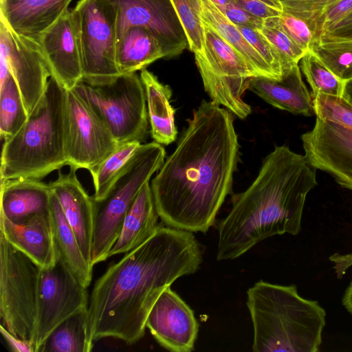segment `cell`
Returning <instances> with one entry per match:
<instances>
[{"instance_id": "ac0fdd59", "label": "cell", "mask_w": 352, "mask_h": 352, "mask_svg": "<svg viewBox=\"0 0 352 352\" xmlns=\"http://www.w3.org/2000/svg\"><path fill=\"white\" fill-rule=\"evenodd\" d=\"M76 169L70 167L67 173H58V178L50 183L65 216L74 231L86 260L91 264L94 204L76 176Z\"/></svg>"}, {"instance_id": "484cf974", "label": "cell", "mask_w": 352, "mask_h": 352, "mask_svg": "<svg viewBox=\"0 0 352 352\" xmlns=\"http://www.w3.org/2000/svg\"><path fill=\"white\" fill-rule=\"evenodd\" d=\"M160 58H166L160 42L144 27L129 28L117 42L116 61L121 74L141 71Z\"/></svg>"}, {"instance_id": "9a60e30c", "label": "cell", "mask_w": 352, "mask_h": 352, "mask_svg": "<svg viewBox=\"0 0 352 352\" xmlns=\"http://www.w3.org/2000/svg\"><path fill=\"white\" fill-rule=\"evenodd\" d=\"M305 156L316 170L331 175L352 190V129L316 118L314 127L301 135Z\"/></svg>"}, {"instance_id": "8992f818", "label": "cell", "mask_w": 352, "mask_h": 352, "mask_svg": "<svg viewBox=\"0 0 352 352\" xmlns=\"http://www.w3.org/2000/svg\"><path fill=\"white\" fill-rule=\"evenodd\" d=\"M163 164L160 153L142 145L136 151L104 198L94 204L91 263L106 261L118 239L125 217L144 184Z\"/></svg>"}, {"instance_id": "8fae6325", "label": "cell", "mask_w": 352, "mask_h": 352, "mask_svg": "<svg viewBox=\"0 0 352 352\" xmlns=\"http://www.w3.org/2000/svg\"><path fill=\"white\" fill-rule=\"evenodd\" d=\"M89 298L87 287L76 278L58 255L53 267L41 268L33 351L38 352L50 333L64 320L87 309Z\"/></svg>"}, {"instance_id": "7bdbcfd3", "label": "cell", "mask_w": 352, "mask_h": 352, "mask_svg": "<svg viewBox=\"0 0 352 352\" xmlns=\"http://www.w3.org/2000/svg\"><path fill=\"white\" fill-rule=\"evenodd\" d=\"M0 331L11 351L14 352H34L30 342L25 341L14 336L1 324H0Z\"/></svg>"}, {"instance_id": "d4e9b609", "label": "cell", "mask_w": 352, "mask_h": 352, "mask_svg": "<svg viewBox=\"0 0 352 352\" xmlns=\"http://www.w3.org/2000/svg\"><path fill=\"white\" fill-rule=\"evenodd\" d=\"M50 216L58 256L76 278L88 287L91 282L94 266L83 256L75 234L53 192Z\"/></svg>"}, {"instance_id": "60d3db41", "label": "cell", "mask_w": 352, "mask_h": 352, "mask_svg": "<svg viewBox=\"0 0 352 352\" xmlns=\"http://www.w3.org/2000/svg\"><path fill=\"white\" fill-rule=\"evenodd\" d=\"M220 10L236 26L250 27L259 30L263 23V19L254 16L233 0Z\"/></svg>"}, {"instance_id": "8d00e7d4", "label": "cell", "mask_w": 352, "mask_h": 352, "mask_svg": "<svg viewBox=\"0 0 352 352\" xmlns=\"http://www.w3.org/2000/svg\"><path fill=\"white\" fill-rule=\"evenodd\" d=\"M279 18L283 29L291 38L303 50H309L318 38L316 28L308 21L285 12H282Z\"/></svg>"}, {"instance_id": "cb8c5ba5", "label": "cell", "mask_w": 352, "mask_h": 352, "mask_svg": "<svg viewBox=\"0 0 352 352\" xmlns=\"http://www.w3.org/2000/svg\"><path fill=\"white\" fill-rule=\"evenodd\" d=\"M144 87L151 133L155 142L168 145L177 138L175 109L170 104V88L146 69L140 74Z\"/></svg>"}, {"instance_id": "74e56055", "label": "cell", "mask_w": 352, "mask_h": 352, "mask_svg": "<svg viewBox=\"0 0 352 352\" xmlns=\"http://www.w3.org/2000/svg\"><path fill=\"white\" fill-rule=\"evenodd\" d=\"M333 1L334 0H279L283 12L308 21L316 28L317 33L318 20L327 6Z\"/></svg>"}, {"instance_id": "44dd1931", "label": "cell", "mask_w": 352, "mask_h": 352, "mask_svg": "<svg viewBox=\"0 0 352 352\" xmlns=\"http://www.w3.org/2000/svg\"><path fill=\"white\" fill-rule=\"evenodd\" d=\"M248 89L277 109L305 116L314 113L312 96L302 80L299 64L280 80L252 77Z\"/></svg>"}, {"instance_id": "ee69618b", "label": "cell", "mask_w": 352, "mask_h": 352, "mask_svg": "<svg viewBox=\"0 0 352 352\" xmlns=\"http://www.w3.org/2000/svg\"><path fill=\"white\" fill-rule=\"evenodd\" d=\"M342 302L345 309L352 315V280L344 293Z\"/></svg>"}, {"instance_id": "3957f363", "label": "cell", "mask_w": 352, "mask_h": 352, "mask_svg": "<svg viewBox=\"0 0 352 352\" xmlns=\"http://www.w3.org/2000/svg\"><path fill=\"white\" fill-rule=\"evenodd\" d=\"M316 170L305 155L285 145L275 146L219 223L217 260L236 259L275 235H297L306 198L318 184Z\"/></svg>"}, {"instance_id": "7a4b0ae2", "label": "cell", "mask_w": 352, "mask_h": 352, "mask_svg": "<svg viewBox=\"0 0 352 352\" xmlns=\"http://www.w3.org/2000/svg\"><path fill=\"white\" fill-rule=\"evenodd\" d=\"M201 262V248L192 232L158 226L96 281L87 310L90 342L113 338L138 342L160 295L179 277L196 272Z\"/></svg>"}, {"instance_id": "30bf717a", "label": "cell", "mask_w": 352, "mask_h": 352, "mask_svg": "<svg viewBox=\"0 0 352 352\" xmlns=\"http://www.w3.org/2000/svg\"><path fill=\"white\" fill-rule=\"evenodd\" d=\"M79 30L83 81L109 82L121 74L116 61V15L110 0H80L73 8Z\"/></svg>"}, {"instance_id": "ffe728a7", "label": "cell", "mask_w": 352, "mask_h": 352, "mask_svg": "<svg viewBox=\"0 0 352 352\" xmlns=\"http://www.w3.org/2000/svg\"><path fill=\"white\" fill-rule=\"evenodd\" d=\"M0 233L41 268H50L56 264L57 252L50 212L35 215L19 224L0 214Z\"/></svg>"}, {"instance_id": "1f68e13d", "label": "cell", "mask_w": 352, "mask_h": 352, "mask_svg": "<svg viewBox=\"0 0 352 352\" xmlns=\"http://www.w3.org/2000/svg\"><path fill=\"white\" fill-rule=\"evenodd\" d=\"M299 63L311 87V96L321 93L343 96L345 82L336 76L311 50L305 54Z\"/></svg>"}, {"instance_id": "4fadbf2b", "label": "cell", "mask_w": 352, "mask_h": 352, "mask_svg": "<svg viewBox=\"0 0 352 352\" xmlns=\"http://www.w3.org/2000/svg\"><path fill=\"white\" fill-rule=\"evenodd\" d=\"M116 15L117 42L127 29L141 26L160 42L166 58L179 55L188 41L171 0H110Z\"/></svg>"}, {"instance_id": "7c38bea8", "label": "cell", "mask_w": 352, "mask_h": 352, "mask_svg": "<svg viewBox=\"0 0 352 352\" xmlns=\"http://www.w3.org/2000/svg\"><path fill=\"white\" fill-rule=\"evenodd\" d=\"M119 144L109 129L74 89L65 91V148L67 165L89 172Z\"/></svg>"}, {"instance_id": "603a6c76", "label": "cell", "mask_w": 352, "mask_h": 352, "mask_svg": "<svg viewBox=\"0 0 352 352\" xmlns=\"http://www.w3.org/2000/svg\"><path fill=\"white\" fill-rule=\"evenodd\" d=\"M157 214L149 182L139 192L129 209L121 234L109 253V257L125 254L148 239L156 231Z\"/></svg>"}, {"instance_id": "d6986e66", "label": "cell", "mask_w": 352, "mask_h": 352, "mask_svg": "<svg viewBox=\"0 0 352 352\" xmlns=\"http://www.w3.org/2000/svg\"><path fill=\"white\" fill-rule=\"evenodd\" d=\"M72 0H0V20L19 36L38 42Z\"/></svg>"}, {"instance_id": "9c48e42d", "label": "cell", "mask_w": 352, "mask_h": 352, "mask_svg": "<svg viewBox=\"0 0 352 352\" xmlns=\"http://www.w3.org/2000/svg\"><path fill=\"white\" fill-rule=\"evenodd\" d=\"M40 270L38 265L0 233V324L31 343Z\"/></svg>"}, {"instance_id": "d590c367", "label": "cell", "mask_w": 352, "mask_h": 352, "mask_svg": "<svg viewBox=\"0 0 352 352\" xmlns=\"http://www.w3.org/2000/svg\"><path fill=\"white\" fill-rule=\"evenodd\" d=\"M290 64H299L307 52L300 48L283 29L279 16L263 19L258 30Z\"/></svg>"}, {"instance_id": "e0dca14e", "label": "cell", "mask_w": 352, "mask_h": 352, "mask_svg": "<svg viewBox=\"0 0 352 352\" xmlns=\"http://www.w3.org/2000/svg\"><path fill=\"white\" fill-rule=\"evenodd\" d=\"M146 327L160 346L172 352L192 351L199 331L193 311L170 287L153 305Z\"/></svg>"}, {"instance_id": "5bb4252c", "label": "cell", "mask_w": 352, "mask_h": 352, "mask_svg": "<svg viewBox=\"0 0 352 352\" xmlns=\"http://www.w3.org/2000/svg\"><path fill=\"white\" fill-rule=\"evenodd\" d=\"M0 56H2L21 93L29 116L44 94L52 76L38 43L21 36L0 20Z\"/></svg>"}, {"instance_id": "d6a6232c", "label": "cell", "mask_w": 352, "mask_h": 352, "mask_svg": "<svg viewBox=\"0 0 352 352\" xmlns=\"http://www.w3.org/2000/svg\"><path fill=\"white\" fill-rule=\"evenodd\" d=\"M186 34L188 48L193 54H202L204 47V23L201 0H171Z\"/></svg>"}, {"instance_id": "836d02e7", "label": "cell", "mask_w": 352, "mask_h": 352, "mask_svg": "<svg viewBox=\"0 0 352 352\" xmlns=\"http://www.w3.org/2000/svg\"><path fill=\"white\" fill-rule=\"evenodd\" d=\"M248 41L280 80L296 65L289 63L265 36L256 28L237 26Z\"/></svg>"}, {"instance_id": "f1b7e54d", "label": "cell", "mask_w": 352, "mask_h": 352, "mask_svg": "<svg viewBox=\"0 0 352 352\" xmlns=\"http://www.w3.org/2000/svg\"><path fill=\"white\" fill-rule=\"evenodd\" d=\"M87 310L70 316L47 337L38 352H89L94 344L87 333Z\"/></svg>"}, {"instance_id": "83f0119b", "label": "cell", "mask_w": 352, "mask_h": 352, "mask_svg": "<svg viewBox=\"0 0 352 352\" xmlns=\"http://www.w3.org/2000/svg\"><path fill=\"white\" fill-rule=\"evenodd\" d=\"M19 87L5 58L0 56V135L6 140L28 119Z\"/></svg>"}, {"instance_id": "f35d334b", "label": "cell", "mask_w": 352, "mask_h": 352, "mask_svg": "<svg viewBox=\"0 0 352 352\" xmlns=\"http://www.w3.org/2000/svg\"><path fill=\"white\" fill-rule=\"evenodd\" d=\"M352 13V0H334L318 21V38Z\"/></svg>"}, {"instance_id": "2e32d148", "label": "cell", "mask_w": 352, "mask_h": 352, "mask_svg": "<svg viewBox=\"0 0 352 352\" xmlns=\"http://www.w3.org/2000/svg\"><path fill=\"white\" fill-rule=\"evenodd\" d=\"M53 77L65 89H72L82 80L78 24L72 9L62 16L38 41Z\"/></svg>"}, {"instance_id": "52a82bcc", "label": "cell", "mask_w": 352, "mask_h": 352, "mask_svg": "<svg viewBox=\"0 0 352 352\" xmlns=\"http://www.w3.org/2000/svg\"><path fill=\"white\" fill-rule=\"evenodd\" d=\"M74 89L105 123L118 144L146 138L149 122L146 94L136 72L102 84L81 80Z\"/></svg>"}, {"instance_id": "4dcf8cb0", "label": "cell", "mask_w": 352, "mask_h": 352, "mask_svg": "<svg viewBox=\"0 0 352 352\" xmlns=\"http://www.w3.org/2000/svg\"><path fill=\"white\" fill-rule=\"evenodd\" d=\"M140 141H129L119 144L116 148L99 165L91 170L94 186L96 200L105 197L127 162L141 145Z\"/></svg>"}, {"instance_id": "b9f144b4", "label": "cell", "mask_w": 352, "mask_h": 352, "mask_svg": "<svg viewBox=\"0 0 352 352\" xmlns=\"http://www.w3.org/2000/svg\"><path fill=\"white\" fill-rule=\"evenodd\" d=\"M322 34L339 39H352V13Z\"/></svg>"}, {"instance_id": "f6af8a7d", "label": "cell", "mask_w": 352, "mask_h": 352, "mask_svg": "<svg viewBox=\"0 0 352 352\" xmlns=\"http://www.w3.org/2000/svg\"><path fill=\"white\" fill-rule=\"evenodd\" d=\"M343 96L352 103V80L345 83Z\"/></svg>"}, {"instance_id": "5b68a950", "label": "cell", "mask_w": 352, "mask_h": 352, "mask_svg": "<svg viewBox=\"0 0 352 352\" xmlns=\"http://www.w3.org/2000/svg\"><path fill=\"white\" fill-rule=\"evenodd\" d=\"M65 89L53 77L27 120L4 140L1 179H41L67 165Z\"/></svg>"}, {"instance_id": "ba28073f", "label": "cell", "mask_w": 352, "mask_h": 352, "mask_svg": "<svg viewBox=\"0 0 352 352\" xmlns=\"http://www.w3.org/2000/svg\"><path fill=\"white\" fill-rule=\"evenodd\" d=\"M205 91L212 101L241 119L252 112L243 99L249 80L258 76L242 55L211 27L204 24L202 54H195Z\"/></svg>"}, {"instance_id": "6da1fadb", "label": "cell", "mask_w": 352, "mask_h": 352, "mask_svg": "<svg viewBox=\"0 0 352 352\" xmlns=\"http://www.w3.org/2000/svg\"><path fill=\"white\" fill-rule=\"evenodd\" d=\"M187 122L150 185L165 225L206 233L231 191L239 144L232 115L213 101L204 100Z\"/></svg>"}, {"instance_id": "7402d4cb", "label": "cell", "mask_w": 352, "mask_h": 352, "mask_svg": "<svg viewBox=\"0 0 352 352\" xmlns=\"http://www.w3.org/2000/svg\"><path fill=\"white\" fill-rule=\"evenodd\" d=\"M52 193L50 184L40 179H1L0 214L19 224L49 213Z\"/></svg>"}, {"instance_id": "ab89813d", "label": "cell", "mask_w": 352, "mask_h": 352, "mask_svg": "<svg viewBox=\"0 0 352 352\" xmlns=\"http://www.w3.org/2000/svg\"><path fill=\"white\" fill-rule=\"evenodd\" d=\"M255 16L265 19L280 16L283 12L279 0H233Z\"/></svg>"}, {"instance_id": "f546056e", "label": "cell", "mask_w": 352, "mask_h": 352, "mask_svg": "<svg viewBox=\"0 0 352 352\" xmlns=\"http://www.w3.org/2000/svg\"><path fill=\"white\" fill-rule=\"evenodd\" d=\"M340 80H352V39H339L321 34L310 50Z\"/></svg>"}, {"instance_id": "277c9868", "label": "cell", "mask_w": 352, "mask_h": 352, "mask_svg": "<svg viewBox=\"0 0 352 352\" xmlns=\"http://www.w3.org/2000/svg\"><path fill=\"white\" fill-rule=\"evenodd\" d=\"M254 352H316L322 342L325 310L305 298L296 285L263 280L247 291Z\"/></svg>"}, {"instance_id": "e575fe53", "label": "cell", "mask_w": 352, "mask_h": 352, "mask_svg": "<svg viewBox=\"0 0 352 352\" xmlns=\"http://www.w3.org/2000/svg\"><path fill=\"white\" fill-rule=\"evenodd\" d=\"M311 96L316 118L352 129V103L347 99L321 93Z\"/></svg>"}, {"instance_id": "4316f807", "label": "cell", "mask_w": 352, "mask_h": 352, "mask_svg": "<svg viewBox=\"0 0 352 352\" xmlns=\"http://www.w3.org/2000/svg\"><path fill=\"white\" fill-rule=\"evenodd\" d=\"M201 17L204 23L214 29L235 48L258 76L276 79L272 70L248 41L238 27L210 0H201Z\"/></svg>"}, {"instance_id": "bcb514c9", "label": "cell", "mask_w": 352, "mask_h": 352, "mask_svg": "<svg viewBox=\"0 0 352 352\" xmlns=\"http://www.w3.org/2000/svg\"><path fill=\"white\" fill-rule=\"evenodd\" d=\"M217 8L221 10L231 0H210Z\"/></svg>"}]
</instances>
